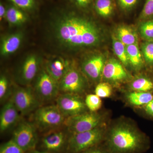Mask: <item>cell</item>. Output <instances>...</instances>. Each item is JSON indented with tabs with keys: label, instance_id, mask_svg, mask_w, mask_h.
Listing matches in <instances>:
<instances>
[{
	"label": "cell",
	"instance_id": "cell-5",
	"mask_svg": "<svg viewBox=\"0 0 153 153\" xmlns=\"http://www.w3.org/2000/svg\"><path fill=\"white\" fill-rule=\"evenodd\" d=\"M66 119L56 105L40 106L33 115V123L42 131L54 129L64 125Z\"/></svg>",
	"mask_w": 153,
	"mask_h": 153
},
{
	"label": "cell",
	"instance_id": "cell-6",
	"mask_svg": "<svg viewBox=\"0 0 153 153\" xmlns=\"http://www.w3.org/2000/svg\"><path fill=\"white\" fill-rule=\"evenodd\" d=\"M36 128L33 123L19 122L13 132L11 139L26 153L36 149L39 140Z\"/></svg>",
	"mask_w": 153,
	"mask_h": 153
},
{
	"label": "cell",
	"instance_id": "cell-18",
	"mask_svg": "<svg viewBox=\"0 0 153 153\" xmlns=\"http://www.w3.org/2000/svg\"><path fill=\"white\" fill-rule=\"evenodd\" d=\"M115 37L126 46L137 44L138 36L133 28L121 26L116 30Z\"/></svg>",
	"mask_w": 153,
	"mask_h": 153
},
{
	"label": "cell",
	"instance_id": "cell-14",
	"mask_svg": "<svg viewBox=\"0 0 153 153\" xmlns=\"http://www.w3.org/2000/svg\"><path fill=\"white\" fill-rule=\"evenodd\" d=\"M39 60L35 55H29L23 62L19 75V82L28 86L38 74Z\"/></svg>",
	"mask_w": 153,
	"mask_h": 153
},
{
	"label": "cell",
	"instance_id": "cell-17",
	"mask_svg": "<svg viewBox=\"0 0 153 153\" xmlns=\"http://www.w3.org/2000/svg\"><path fill=\"white\" fill-rule=\"evenodd\" d=\"M22 33L18 32L10 34L2 39L0 52L1 56H9L16 52L23 41Z\"/></svg>",
	"mask_w": 153,
	"mask_h": 153
},
{
	"label": "cell",
	"instance_id": "cell-10",
	"mask_svg": "<svg viewBox=\"0 0 153 153\" xmlns=\"http://www.w3.org/2000/svg\"><path fill=\"white\" fill-rule=\"evenodd\" d=\"M86 86V80L84 76L72 65L59 82L60 91L76 95L83 93Z\"/></svg>",
	"mask_w": 153,
	"mask_h": 153
},
{
	"label": "cell",
	"instance_id": "cell-33",
	"mask_svg": "<svg viewBox=\"0 0 153 153\" xmlns=\"http://www.w3.org/2000/svg\"><path fill=\"white\" fill-rule=\"evenodd\" d=\"M19 8L25 10L33 9L35 5L34 0H9Z\"/></svg>",
	"mask_w": 153,
	"mask_h": 153
},
{
	"label": "cell",
	"instance_id": "cell-36",
	"mask_svg": "<svg viewBox=\"0 0 153 153\" xmlns=\"http://www.w3.org/2000/svg\"><path fill=\"white\" fill-rule=\"evenodd\" d=\"M143 107L146 114L148 117L153 119V99Z\"/></svg>",
	"mask_w": 153,
	"mask_h": 153
},
{
	"label": "cell",
	"instance_id": "cell-8",
	"mask_svg": "<svg viewBox=\"0 0 153 153\" xmlns=\"http://www.w3.org/2000/svg\"><path fill=\"white\" fill-rule=\"evenodd\" d=\"M40 101H50L59 95V84L50 76L45 68L38 73L34 88Z\"/></svg>",
	"mask_w": 153,
	"mask_h": 153
},
{
	"label": "cell",
	"instance_id": "cell-4",
	"mask_svg": "<svg viewBox=\"0 0 153 153\" xmlns=\"http://www.w3.org/2000/svg\"><path fill=\"white\" fill-rule=\"evenodd\" d=\"M104 116L97 112L86 111L66 118L64 122L69 134L88 131L103 125Z\"/></svg>",
	"mask_w": 153,
	"mask_h": 153
},
{
	"label": "cell",
	"instance_id": "cell-38",
	"mask_svg": "<svg viewBox=\"0 0 153 153\" xmlns=\"http://www.w3.org/2000/svg\"><path fill=\"white\" fill-rule=\"evenodd\" d=\"M26 153H52L49 152H45V151H42L41 150H39L36 149L34 150H33L32 151H30V152H27Z\"/></svg>",
	"mask_w": 153,
	"mask_h": 153
},
{
	"label": "cell",
	"instance_id": "cell-35",
	"mask_svg": "<svg viewBox=\"0 0 153 153\" xmlns=\"http://www.w3.org/2000/svg\"><path fill=\"white\" fill-rule=\"evenodd\" d=\"M74 4L79 8L86 9L94 2V0H73Z\"/></svg>",
	"mask_w": 153,
	"mask_h": 153
},
{
	"label": "cell",
	"instance_id": "cell-22",
	"mask_svg": "<svg viewBox=\"0 0 153 153\" xmlns=\"http://www.w3.org/2000/svg\"><path fill=\"white\" fill-rule=\"evenodd\" d=\"M130 86L134 91L153 92V79L147 76H140L133 80Z\"/></svg>",
	"mask_w": 153,
	"mask_h": 153
},
{
	"label": "cell",
	"instance_id": "cell-37",
	"mask_svg": "<svg viewBox=\"0 0 153 153\" xmlns=\"http://www.w3.org/2000/svg\"><path fill=\"white\" fill-rule=\"evenodd\" d=\"M6 11L3 5V4L1 3L0 4V20L1 21L4 17H5Z\"/></svg>",
	"mask_w": 153,
	"mask_h": 153
},
{
	"label": "cell",
	"instance_id": "cell-30",
	"mask_svg": "<svg viewBox=\"0 0 153 153\" xmlns=\"http://www.w3.org/2000/svg\"><path fill=\"white\" fill-rule=\"evenodd\" d=\"M0 153H26L12 139L2 144Z\"/></svg>",
	"mask_w": 153,
	"mask_h": 153
},
{
	"label": "cell",
	"instance_id": "cell-27",
	"mask_svg": "<svg viewBox=\"0 0 153 153\" xmlns=\"http://www.w3.org/2000/svg\"><path fill=\"white\" fill-rule=\"evenodd\" d=\"M141 52L144 60L150 67L153 68V42L145 41L141 45Z\"/></svg>",
	"mask_w": 153,
	"mask_h": 153
},
{
	"label": "cell",
	"instance_id": "cell-23",
	"mask_svg": "<svg viewBox=\"0 0 153 153\" xmlns=\"http://www.w3.org/2000/svg\"><path fill=\"white\" fill-rule=\"evenodd\" d=\"M5 17L8 22L13 25H22L27 20L26 15L19 8L14 7H10L7 10Z\"/></svg>",
	"mask_w": 153,
	"mask_h": 153
},
{
	"label": "cell",
	"instance_id": "cell-28",
	"mask_svg": "<svg viewBox=\"0 0 153 153\" xmlns=\"http://www.w3.org/2000/svg\"><path fill=\"white\" fill-rule=\"evenodd\" d=\"M84 101L89 111L97 112L101 107L102 102L101 99L96 94H88Z\"/></svg>",
	"mask_w": 153,
	"mask_h": 153
},
{
	"label": "cell",
	"instance_id": "cell-12",
	"mask_svg": "<svg viewBox=\"0 0 153 153\" xmlns=\"http://www.w3.org/2000/svg\"><path fill=\"white\" fill-rule=\"evenodd\" d=\"M20 112L10 98L1 109L0 131L1 134L8 131L20 122Z\"/></svg>",
	"mask_w": 153,
	"mask_h": 153
},
{
	"label": "cell",
	"instance_id": "cell-25",
	"mask_svg": "<svg viewBox=\"0 0 153 153\" xmlns=\"http://www.w3.org/2000/svg\"><path fill=\"white\" fill-rule=\"evenodd\" d=\"M139 32L145 41L153 42V19L143 21L140 26Z\"/></svg>",
	"mask_w": 153,
	"mask_h": 153
},
{
	"label": "cell",
	"instance_id": "cell-31",
	"mask_svg": "<svg viewBox=\"0 0 153 153\" xmlns=\"http://www.w3.org/2000/svg\"><path fill=\"white\" fill-rule=\"evenodd\" d=\"M141 0H116L117 3L121 10L129 13L137 7Z\"/></svg>",
	"mask_w": 153,
	"mask_h": 153
},
{
	"label": "cell",
	"instance_id": "cell-19",
	"mask_svg": "<svg viewBox=\"0 0 153 153\" xmlns=\"http://www.w3.org/2000/svg\"><path fill=\"white\" fill-rule=\"evenodd\" d=\"M129 64L136 69H141L144 64L143 57L137 44L126 46Z\"/></svg>",
	"mask_w": 153,
	"mask_h": 153
},
{
	"label": "cell",
	"instance_id": "cell-15",
	"mask_svg": "<svg viewBox=\"0 0 153 153\" xmlns=\"http://www.w3.org/2000/svg\"><path fill=\"white\" fill-rule=\"evenodd\" d=\"M102 76L108 81L118 82L128 78V74L120 62L116 59H110L105 63Z\"/></svg>",
	"mask_w": 153,
	"mask_h": 153
},
{
	"label": "cell",
	"instance_id": "cell-26",
	"mask_svg": "<svg viewBox=\"0 0 153 153\" xmlns=\"http://www.w3.org/2000/svg\"><path fill=\"white\" fill-rule=\"evenodd\" d=\"M13 89H11L7 77L1 74L0 77V101L1 103L7 101L12 95Z\"/></svg>",
	"mask_w": 153,
	"mask_h": 153
},
{
	"label": "cell",
	"instance_id": "cell-3",
	"mask_svg": "<svg viewBox=\"0 0 153 153\" xmlns=\"http://www.w3.org/2000/svg\"><path fill=\"white\" fill-rule=\"evenodd\" d=\"M106 130L102 125L88 131L69 134L66 153H81L100 144L105 139Z\"/></svg>",
	"mask_w": 153,
	"mask_h": 153
},
{
	"label": "cell",
	"instance_id": "cell-16",
	"mask_svg": "<svg viewBox=\"0 0 153 153\" xmlns=\"http://www.w3.org/2000/svg\"><path fill=\"white\" fill-rule=\"evenodd\" d=\"M71 66L67 60L58 58L48 61L46 64L45 69L48 74L59 84L60 80Z\"/></svg>",
	"mask_w": 153,
	"mask_h": 153
},
{
	"label": "cell",
	"instance_id": "cell-9",
	"mask_svg": "<svg viewBox=\"0 0 153 153\" xmlns=\"http://www.w3.org/2000/svg\"><path fill=\"white\" fill-rule=\"evenodd\" d=\"M68 137L62 131L49 130L39 140L40 149L38 150L52 153L66 152Z\"/></svg>",
	"mask_w": 153,
	"mask_h": 153
},
{
	"label": "cell",
	"instance_id": "cell-1",
	"mask_svg": "<svg viewBox=\"0 0 153 153\" xmlns=\"http://www.w3.org/2000/svg\"><path fill=\"white\" fill-rule=\"evenodd\" d=\"M53 30L59 44L68 49L95 47L102 40L101 31L93 21L75 14L61 16L55 22Z\"/></svg>",
	"mask_w": 153,
	"mask_h": 153
},
{
	"label": "cell",
	"instance_id": "cell-7",
	"mask_svg": "<svg viewBox=\"0 0 153 153\" xmlns=\"http://www.w3.org/2000/svg\"><path fill=\"white\" fill-rule=\"evenodd\" d=\"M10 98L19 112L23 115L35 111L41 104L34 89L29 86L14 87Z\"/></svg>",
	"mask_w": 153,
	"mask_h": 153
},
{
	"label": "cell",
	"instance_id": "cell-11",
	"mask_svg": "<svg viewBox=\"0 0 153 153\" xmlns=\"http://www.w3.org/2000/svg\"><path fill=\"white\" fill-rule=\"evenodd\" d=\"M56 105L66 118L87 111L85 101L79 95L63 93L56 99Z\"/></svg>",
	"mask_w": 153,
	"mask_h": 153
},
{
	"label": "cell",
	"instance_id": "cell-32",
	"mask_svg": "<svg viewBox=\"0 0 153 153\" xmlns=\"http://www.w3.org/2000/svg\"><path fill=\"white\" fill-rule=\"evenodd\" d=\"M95 94L100 98L109 97L112 94L111 86L106 82H100L95 88Z\"/></svg>",
	"mask_w": 153,
	"mask_h": 153
},
{
	"label": "cell",
	"instance_id": "cell-34",
	"mask_svg": "<svg viewBox=\"0 0 153 153\" xmlns=\"http://www.w3.org/2000/svg\"><path fill=\"white\" fill-rule=\"evenodd\" d=\"M81 153H110L107 149L105 146H100V144L88 149Z\"/></svg>",
	"mask_w": 153,
	"mask_h": 153
},
{
	"label": "cell",
	"instance_id": "cell-2",
	"mask_svg": "<svg viewBox=\"0 0 153 153\" xmlns=\"http://www.w3.org/2000/svg\"><path fill=\"white\" fill-rule=\"evenodd\" d=\"M105 146L110 153H142L149 149V137L126 122L116 124L105 136Z\"/></svg>",
	"mask_w": 153,
	"mask_h": 153
},
{
	"label": "cell",
	"instance_id": "cell-20",
	"mask_svg": "<svg viewBox=\"0 0 153 153\" xmlns=\"http://www.w3.org/2000/svg\"><path fill=\"white\" fill-rule=\"evenodd\" d=\"M127 99L132 105L136 106H143L153 99V92L135 91L128 93Z\"/></svg>",
	"mask_w": 153,
	"mask_h": 153
},
{
	"label": "cell",
	"instance_id": "cell-13",
	"mask_svg": "<svg viewBox=\"0 0 153 153\" xmlns=\"http://www.w3.org/2000/svg\"><path fill=\"white\" fill-rule=\"evenodd\" d=\"M105 58L102 55H92L82 63L81 68L83 74L93 81H97L102 75L105 65Z\"/></svg>",
	"mask_w": 153,
	"mask_h": 153
},
{
	"label": "cell",
	"instance_id": "cell-21",
	"mask_svg": "<svg viewBox=\"0 0 153 153\" xmlns=\"http://www.w3.org/2000/svg\"><path fill=\"white\" fill-rule=\"evenodd\" d=\"M94 6L97 14L102 18L110 17L114 12L113 0H94Z\"/></svg>",
	"mask_w": 153,
	"mask_h": 153
},
{
	"label": "cell",
	"instance_id": "cell-24",
	"mask_svg": "<svg viewBox=\"0 0 153 153\" xmlns=\"http://www.w3.org/2000/svg\"><path fill=\"white\" fill-rule=\"evenodd\" d=\"M112 46L115 54L122 64L125 66H128L130 64L125 45L114 36L112 37Z\"/></svg>",
	"mask_w": 153,
	"mask_h": 153
},
{
	"label": "cell",
	"instance_id": "cell-29",
	"mask_svg": "<svg viewBox=\"0 0 153 153\" xmlns=\"http://www.w3.org/2000/svg\"><path fill=\"white\" fill-rule=\"evenodd\" d=\"M139 18L142 22L153 19V0H145Z\"/></svg>",
	"mask_w": 153,
	"mask_h": 153
}]
</instances>
